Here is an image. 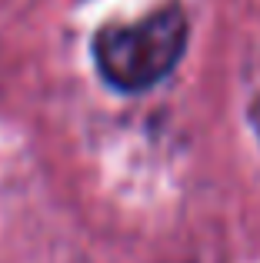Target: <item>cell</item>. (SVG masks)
I'll return each instance as SVG.
<instances>
[{
    "label": "cell",
    "mask_w": 260,
    "mask_h": 263,
    "mask_svg": "<svg viewBox=\"0 0 260 263\" xmlns=\"http://www.w3.org/2000/svg\"><path fill=\"white\" fill-rule=\"evenodd\" d=\"M250 123H254V130H257V137H260V97L250 103Z\"/></svg>",
    "instance_id": "7a4b0ae2"
},
{
    "label": "cell",
    "mask_w": 260,
    "mask_h": 263,
    "mask_svg": "<svg viewBox=\"0 0 260 263\" xmlns=\"http://www.w3.org/2000/svg\"><path fill=\"white\" fill-rule=\"evenodd\" d=\"M190 24L180 4H163L160 10L134 24H107L94 37V64L114 90L140 93L157 87L187 50Z\"/></svg>",
    "instance_id": "6da1fadb"
}]
</instances>
